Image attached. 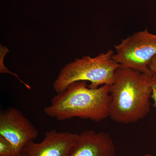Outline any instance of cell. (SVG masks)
Instances as JSON below:
<instances>
[{
	"label": "cell",
	"mask_w": 156,
	"mask_h": 156,
	"mask_svg": "<svg viewBox=\"0 0 156 156\" xmlns=\"http://www.w3.org/2000/svg\"><path fill=\"white\" fill-rule=\"evenodd\" d=\"M152 73L131 68L117 69L110 86L109 117L119 124H129L144 119L150 111Z\"/></svg>",
	"instance_id": "1"
},
{
	"label": "cell",
	"mask_w": 156,
	"mask_h": 156,
	"mask_svg": "<svg viewBox=\"0 0 156 156\" xmlns=\"http://www.w3.org/2000/svg\"><path fill=\"white\" fill-rule=\"evenodd\" d=\"M110 86L105 85L92 89L87 81L74 82L64 91L57 93L44 112L58 121L78 117L100 122L109 117Z\"/></svg>",
	"instance_id": "2"
},
{
	"label": "cell",
	"mask_w": 156,
	"mask_h": 156,
	"mask_svg": "<svg viewBox=\"0 0 156 156\" xmlns=\"http://www.w3.org/2000/svg\"><path fill=\"white\" fill-rule=\"evenodd\" d=\"M114 53L109 50L93 58L84 56L76 58L61 70L53 83V89L59 93L78 81H89V87L92 89L112 85L115 82L116 71L120 66L113 58Z\"/></svg>",
	"instance_id": "3"
},
{
	"label": "cell",
	"mask_w": 156,
	"mask_h": 156,
	"mask_svg": "<svg viewBox=\"0 0 156 156\" xmlns=\"http://www.w3.org/2000/svg\"><path fill=\"white\" fill-rule=\"evenodd\" d=\"M115 47L113 58L120 66L152 73L148 65L156 55V34L146 29L123 39Z\"/></svg>",
	"instance_id": "4"
},
{
	"label": "cell",
	"mask_w": 156,
	"mask_h": 156,
	"mask_svg": "<svg viewBox=\"0 0 156 156\" xmlns=\"http://www.w3.org/2000/svg\"><path fill=\"white\" fill-rule=\"evenodd\" d=\"M38 131L19 110L7 108L0 114V136L9 141L20 154L27 144L34 141Z\"/></svg>",
	"instance_id": "5"
},
{
	"label": "cell",
	"mask_w": 156,
	"mask_h": 156,
	"mask_svg": "<svg viewBox=\"0 0 156 156\" xmlns=\"http://www.w3.org/2000/svg\"><path fill=\"white\" fill-rule=\"evenodd\" d=\"M78 136L55 130L48 131L41 142L31 141L27 144L19 156H69Z\"/></svg>",
	"instance_id": "6"
},
{
	"label": "cell",
	"mask_w": 156,
	"mask_h": 156,
	"mask_svg": "<svg viewBox=\"0 0 156 156\" xmlns=\"http://www.w3.org/2000/svg\"><path fill=\"white\" fill-rule=\"evenodd\" d=\"M111 136L104 132L86 131L78 134L69 156H115Z\"/></svg>",
	"instance_id": "7"
},
{
	"label": "cell",
	"mask_w": 156,
	"mask_h": 156,
	"mask_svg": "<svg viewBox=\"0 0 156 156\" xmlns=\"http://www.w3.org/2000/svg\"><path fill=\"white\" fill-rule=\"evenodd\" d=\"M0 156H19L13 146L3 136H0Z\"/></svg>",
	"instance_id": "8"
},
{
	"label": "cell",
	"mask_w": 156,
	"mask_h": 156,
	"mask_svg": "<svg viewBox=\"0 0 156 156\" xmlns=\"http://www.w3.org/2000/svg\"><path fill=\"white\" fill-rule=\"evenodd\" d=\"M153 73L152 95V99L154 100L153 106L156 108V74Z\"/></svg>",
	"instance_id": "9"
},
{
	"label": "cell",
	"mask_w": 156,
	"mask_h": 156,
	"mask_svg": "<svg viewBox=\"0 0 156 156\" xmlns=\"http://www.w3.org/2000/svg\"><path fill=\"white\" fill-rule=\"evenodd\" d=\"M148 68L152 73L156 74V55L151 60L148 65Z\"/></svg>",
	"instance_id": "10"
},
{
	"label": "cell",
	"mask_w": 156,
	"mask_h": 156,
	"mask_svg": "<svg viewBox=\"0 0 156 156\" xmlns=\"http://www.w3.org/2000/svg\"><path fill=\"white\" fill-rule=\"evenodd\" d=\"M140 156H152V155L150 154H144L143 155Z\"/></svg>",
	"instance_id": "11"
}]
</instances>
